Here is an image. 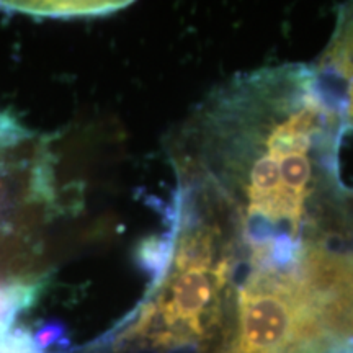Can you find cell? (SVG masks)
<instances>
[{"mask_svg":"<svg viewBox=\"0 0 353 353\" xmlns=\"http://www.w3.org/2000/svg\"><path fill=\"white\" fill-rule=\"evenodd\" d=\"M128 2H0V8L38 19H88L120 10Z\"/></svg>","mask_w":353,"mask_h":353,"instance_id":"obj_1","label":"cell"},{"mask_svg":"<svg viewBox=\"0 0 353 353\" xmlns=\"http://www.w3.org/2000/svg\"><path fill=\"white\" fill-rule=\"evenodd\" d=\"M34 294V285L0 283V337L10 332L17 314L33 301Z\"/></svg>","mask_w":353,"mask_h":353,"instance_id":"obj_2","label":"cell"},{"mask_svg":"<svg viewBox=\"0 0 353 353\" xmlns=\"http://www.w3.org/2000/svg\"><path fill=\"white\" fill-rule=\"evenodd\" d=\"M0 353H43L37 337L26 330L15 329L0 337Z\"/></svg>","mask_w":353,"mask_h":353,"instance_id":"obj_3","label":"cell"},{"mask_svg":"<svg viewBox=\"0 0 353 353\" xmlns=\"http://www.w3.org/2000/svg\"><path fill=\"white\" fill-rule=\"evenodd\" d=\"M339 63L342 65L343 74L347 76L348 83V95H350V112L353 114V25L348 32L347 38L342 41L341 54H339Z\"/></svg>","mask_w":353,"mask_h":353,"instance_id":"obj_4","label":"cell"},{"mask_svg":"<svg viewBox=\"0 0 353 353\" xmlns=\"http://www.w3.org/2000/svg\"><path fill=\"white\" fill-rule=\"evenodd\" d=\"M352 330H353V316H352Z\"/></svg>","mask_w":353,"mask_h":353,"instance_id":"obj_5","label":"cell"}]
</instances>
